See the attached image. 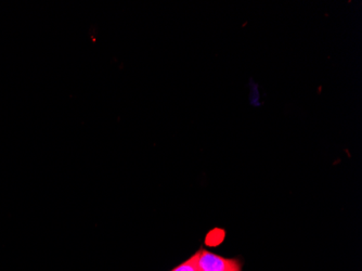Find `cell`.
Instances as JSON below:
<instances>
[{
    "instance_id": "6da1fadb",
    "label": "cell",
    "mask_w": 362,
    "mask_h": 271,
    "mask_svg": "<svg viewBox=\"0 0 362 271\" xmlns=\"http://www.w3.org/2000/svg\"><path fill=\"white\" fill-rule=\"evenodd\" d=\"M197 271H230L238 260L217 255L205 248L197 250Z\"/></svg>"
},
{
    "instance_id": "3957f363",
    "label": "cell",
    "mask_w": 362,
    "mask_h": 271,
    "mask_svg": "<svg viewBox=\"0 0 362 271\" xmlns=\"http://www.w3.org/2000/svg\"><path fill=\"white\" fill-rule=\"evenodd\" d=\"M241 263H240L239 260H238V262L235 263V266H233V268H231V270L230 271H241Z\"/></svg>"
},
{
    "instance_id": "7a4b0ae2",
    "label": "cell",
    "mask_w": 362,
    "mask_h": 271,
    "mask_svg": "<svg viewBox=\"0 0 362 271\" xmlns=\"http://www.w3.org/2000/svg\"><path fill=\"white\" fill-rule=\"evenodd\" d=\"M197 252L195 253L192 258H189L186 262L179 265L176 268L173 269L172 271H197Z\"/></svg>"
}]
</instances>
